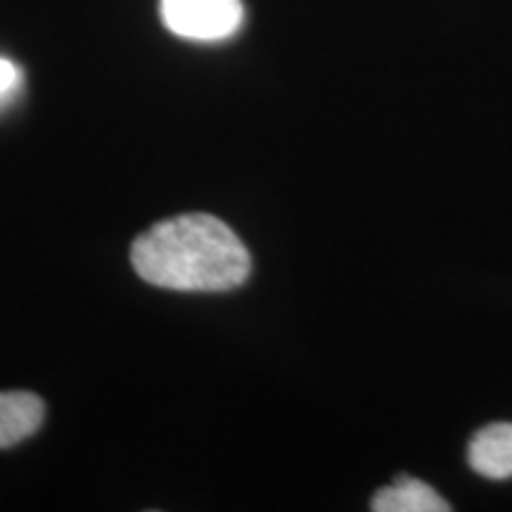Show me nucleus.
Listing matches in <instances>:
<instances>
[{"instance_id": "nucleus-2", "label": "nucleus", "mask_w": 512, "mask_h": 512, "mask_svg": "<svg viewBox=\"0 0 512 512\" xmlns=\"http://www.w3.org/2000/svg\"><path fill=\"white\" fill-rule=\"evenodd\" d=\"M162 22L188 41H223L242 27V0H162Z\"/></svg>"}, {"instance_id": "nucleus-1", "label": "nucleus", "mask_w": 512, "mask_h": 512, "mask_svg": "<svg viewBox=\"0 0 512 512\" xmlns=\"http://www.w3.org/2000/svg\"><path fill=\"white\" fill-rule=\"evenodd\" d=\"M131 264L145 283L178 292H228L252 271L247 247L209 214L162 221L133 242Z\"/></svg>"}, {"instance_id": "nucleus-4", "label": "nucleus", "mask_w": 512, "mask_h": 512, "mask_svg": "<svg viewBox=\"0 0 512 512\" xmlns=\"http://www.w3.org/2000/svg\"><path fill=\"white\" fill-rule=\"evenodd\" d=\"M46 403L31 392H0V448L17 446L38 432Z\"/></svg>"}, {"instance_id": "nucleus-5", "label": "nucleus", "mask_w": 512, "mask_h": 512, "mask_svg": "<svg viewBox=\"0 0 512 512\" xmlns=\"http://www.w3.org/2000/svg\"><path fill=\"white\" fill-rule=\"evenodd\" d=\"M370 508L375 512H448L446 503L430 484L413 477H399L373 496Z\"/></svg>"}, {"instance_id": "nucleus-6", "label": "nucleus", "mask_w": 512, "mask_h": 512, "mask_svg": "<svg viewBox=\"0 0 512 512\" xmlns=\"http://www.w3.org/2000/svg\"><path fill=\"white\" fill-rule=\"evenodd\" d=\"M22 86V72L15 62L0 57V105L8 102Z\"/></svg>"}, {"instance_id": "nucleus-3", "label": "nucleus", "mask_w": 512, "mask_h": 512, "mask_svg": "<svg viewBox=\"0 0 512 512\" xmlns=\"http://www.w3.org/2000/svg\"><path fill=\"white\" fill-rule=\"evenodd\" d=\"M467 463L491 482L512 479V422H494L479 430L467 446Z\"/></svg>"}]
</instances>
